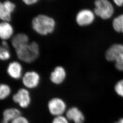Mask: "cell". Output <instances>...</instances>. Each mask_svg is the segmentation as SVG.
<instances>
[{"mask_svg": "<svg viewBox=\"0 0 123 123\" xmlns=\"http://www.w3.org/2000/svg\"><path fill=\"white\" fill-rule=\"evenodd\" d=\"M32 29L42 36L53 34L56 28V21L54 18L44 13H40L33 17L31 22Z\"/></svg>", "mask_w": 123, "mask_h": 123, "instance_id": "cell-1", "label": "cell"}, {"mask_svg": "<svg viewBox=\"0 0 123 123\" xmlns=\"http://www.w3.org/2000/svg\"><path fill=\"white\" fill-rule=\"evenodd\" d=\"M18 59L26 63H31L38 59L40 54V47L36 41L30 42L15 50Z\"/></svg>", "mask_w": 123, "mask_h": 123, "instance_id": "cell-2", "label": "cell"}, {"mask_svg": "<svg viewBox=\"0 0 123 123\" xmlns=\"http://www.w3.org/2000/svg\"><path fill=\"white\" fill-rule=\"evenodd\" d=\"M105 57L109 62H115V67L118 70L123 71V45L115 44L106 51Z\"/></svg>", "mask_w": 123, "mask_h": 123, "instance_id": "cell-3", "label": "cell"}, {"mask_svg": "<svg viewBox=\"0 0 123 123\" xmlns=\"http://www.w3.org/2000/svg\"><path fill=\"white\" fill-rule=\"evenodd\" d=\"M94 12L95 15L104 20H107L112 16L114 9L109 0H96Z\"/></svg>", "mask_w": 123, "mask_h": 123, "instance_id": "cell-4", "label": "cell"}, {"mask_svg": "<svg viewBox=\"0 0 123 123\" xmlns=\"http://www.w3.org/2000/svg\"><path fill=\"white\" fill-rule=\"evenodd\" d=\"M95 18L94 11L88 8H83L77 12L75 16V21L80 27H86L91 25Z\"/></svg>", "mask_w": 123, "mask_h": 123, "instance_id": "cell-5", "label": "cell"}, {"mask_svg": "<svg viewBox=\"0 0 123 123\" xmlns=\"http://www.w3.org/2000/svg\"><path fill=\"white\" fill-rule=\"evenodd\" d=\"M48 108L49 112L55 117L63 115L67 111L65 101L59 97L51 99L48 102Z\"/></svg>", "mask_w": 123, "mask_h": 123, "instance_id": "cell-6", "label": "cell"}, {"mask_svg": "<svg viewBox=\"0 0 123 123\" xmlns=\"http://www.w3.org/2000/svg\"><path fill=\"white\" fill-rule=\"evenodd\" d=\"M16 4L11 0H4L0 2V20L11 22L12 14L16 9Z\"/></svg>", "mask_w": 123, "mask_h": 123, "instance_id": "cell-7", "label": "cell"}, {"mask_svg": "<svg viewBox=\"0 0 123 123\" xmlns=\"http://www.w3.org/2000/svg\"><path fill=\"white\" fill-rule=\"evenodd\" d=\"M40 76L36 71H28L22 75V83L27 89L36 88L40 84Z\"/></svg>", "mask_w": 123, "mask_h": 123, "instance_id": "cell-8", "label": "cell"}, {"mask_svg": "<svg viewBox=\"0 0 123 123\" xmlns=\"http://www.w3.org/2000/svg\"><path fill=\"white\" fill-rule=\"evenodd\" d=\"M12 100L14 102L23 108L29 107L31 102L30 93L26 88L19 89L12 96Z\"/></svg>", "mask_w": 123, "mask_h": 123, "instance_id": "cell-9", "label": "cell"}, {"mask_svg": "<svg viewBox=\"0 0 123 123\" xmlns=\"http://www.w3.org/2000/svg\"><path fill=\"white\" fill-rule=\"evenodd\" d=\"M67 75V73L65 68L62 65H57L51 72L49 79L54 84L61 85L65 80Z\"/></svg>", "mask_w": 123, "mask_h": 123, "instance_id": "cell-10", "label": "cell"}, {"mask_svg": "<svg viewBox=\"0 0 123 123\" xmlns=\"http://www.w3.org/2000/svg\"><path fill=\"white\" fill-rule=\"evenodd\" d=\"M7 74L12 79H20L22 77L23 67L19 62L13 61L8 63L6 68Z\"/></svg>", "mask_w": 123, "mask_h": 123, "instance_id": "cell-11", "label": "cell"}, {"mask_svg": "<svg viewBox=\"0 0 123 123\" xmlns=\"http://www.w3.org/2000/svg\"><path fill=\"white\" fill-rule=\"evenodd\" d=\"M14 28L11 22L1 21L0 23V38L1 40H11L14 34Z\"/></svg>", "mask_w": 123, "mask_h": 123, "instance_id": "cell-12", "label": "cell"}, {"mask_svg": "<svg viewBox=\"0 0 123 123\" xmlns=\"http://www.w3.org/2000/svg\"><path fill=\"white\" fill-rule=\"evenodd\" d=\"M66 117L74 123H83L85 117L83 113L77 107L73 106L66 111Z\"/></svg>", "mask_w": 123, "mask_h": 123, "instance_id": "cell-13", "label": "cell"}, {"mask_svg": "<svg viewBox=\"0 0 123 123\" xmlns=\"http://www.w3.org/2000/svg\"><path fill=\"white\" fill-rule=\"evenodd\" d=\"M10 40L11 45L14 50L30 42L29 36L22 32L14 34Z\"/></svg>", "mask_w": 123, "mask_h": 123, "instance_id": "cell-14", "label": "cell"}, {"mask_svg": "<svg viewBox=\"0 0 123 123\" xmlns=\"http://www.w3.org/2000/svg\"><path fill=\"white\" fill-rule=\"evenodd\" d=\"M2 123H9L21 115L20 111L14 108H6L3 112Z\"/></svg>", "mask_w": 123, "mask_h": 123, "instance_id": "cell-15", "label": "cell"}, {"mask_svg": "<svg viewBox=\"0 0 123 123\" xmlns=\"http://www.w3.org/2000/svg\"><path fill=\"white\" fill-rule=\"evenodd\" d=\"M11 54L9 44L7 41L1 40L0 46V59L2 61H6L11 59Z\"/></svg>", "mask_w": 123, "mask_h": 123, "instance_id": "cell-16", "label": "cell"}, {"mask_svg": "<svg viewBox=\"0 0 123 123\" xmlns=\"http://www.w3.org/2000/svg\"><path fill=\"white\" fill-rule=\"evenodd\" d=\"M112 25L115 31L123 34V14H120L114 18Z\"/></svg>", "mask_w": 123, "mask_h": 123, "instance_id": "cell-17", "label": "cell"}, {"mask_svg": "<svg viewBox=\"0 0 123 123\" xmlns=\"http://www.w3.org/2000/svg\"><path fill=\"white\" fill-rule=\"evenodd\" d=\"M11 92V89L8 85L1 84L0 86V99L4 100L9 96Z\"/></svg>", "mask_w": 123, "mask_h": 123, "instance_id": "cell-18", "label": "cell"}, {"mask_svg": "<svg viewBox=\"0 0 123 123\" xmlns=\"http://www.w3.org/2000/svg\"><path fill=\"white\" fill-rule=\"evenodd\" d=\"M114 88L116 93L118 95L123 97V79L117 82Z\"/></svg>", "mask_w": 123, "mask_h": 123, "instance_id": "cell-19", "label": "cell"}, {"mask_svg": "<svg viewBox=\"0 0 123 123\" xmlns=\"http://www.w3.org/2000/svg\"><path fill=\"white\" fill-rule=\"evenodd\" d=\"M51 123H69V122L66 116L62 115L55 117Z\"/></svg>", "mask_w": 123, "mask_h": 123, "instance_id": "cell-20", "label": "cell"}, {"mask_svg": "<svg viewBox=\"0 0 123 123\" xmlns=\"http://www.w3.org/2000/svg\"><path fill=\"white\" fill-rule=\"evenodd\" d=\"M11 123H30V122L26 117L21 115L12 120Z\"/></svg>", "mask_w": 123, "mask_h": 123, "instance_id": "cell-21", "label": "cell"}, {"mask_svg": "<svg viewBox=\"0 0 123 123\" xmlns=\"http://www.w3.org/2000/svg\"><path fill=\"white\" fill-rule=\"evenodd\" d=\"M21 1L27 6H34L40 1V0H21Z\"/></svg>", "mask_w": 123, "mask_h": 123, "instance_id": "cell-22", "label": "cell"}, {"mask_svg": "<svg viewBox=\"0 0 123 123\" xmlns=\"http://www.w3.org/2000/svg\"><path fill=\"white\" fill-rule=\"evenodd\" d=\"M114 3L117 6H122L123 5V0H113Z\"/></svg>", "mask_w": 123, "mask_h": 123, "instance_id": "cell-23", "label": "cell"}, {"mask_svg": "<svg viewBox=\"0 0 123 123\" xmlns=\"http://www.w3.org/2000/svg\"><path fill=\"white\" fill-rule=\"evenodd\" d=\"M116 123H123V118L119 120L118 122Z\"/></svg>", "mask_w": 123, "mask_h": 123, "instance_id": "cell-24", "label": "cell"}, {"mask_svg": "<svg viewBox=\"0 0 123 123\" xmlns=\"http://www.w3.org/2000/svg\"></svg>", "mask_w": 123, "mask_h": 123, "instance_id": "cell-25", "label": "cell"}]
</instances>
